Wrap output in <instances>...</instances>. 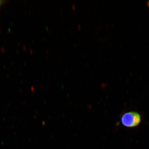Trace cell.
<instances>
[{
    "mask_svg": "<svg viewBox=\"0 0 149 149\" xmlns=\"http://www.w3.org/2000/svg\"><path fill=\"white\" fill-rule=\"evenodd\" d=\"M141 120V115L136 112L125 113L120 117V121L122 125L127 128H133L138 126Z\"/></svg>",
    "mask_w": 149,
    "mask_h": 149,
    "instance_id": "6da1fadb",
    "label": "cell"
},
{
    "mask_svg": "<svg viewBox=\"0 0 149 149\" xmlns=\"http://www.w3.org/2000/svg\"><path fill=\"white\" fill-rule=\"evenodd\" d=\"M1 1H0V6H1Z\"/></svg>",
    "mask_w": 149,
    "mask_h": 149,
    "instance_id": "7a4b0ae2",
    "label": "cell"
}]
</instances>
